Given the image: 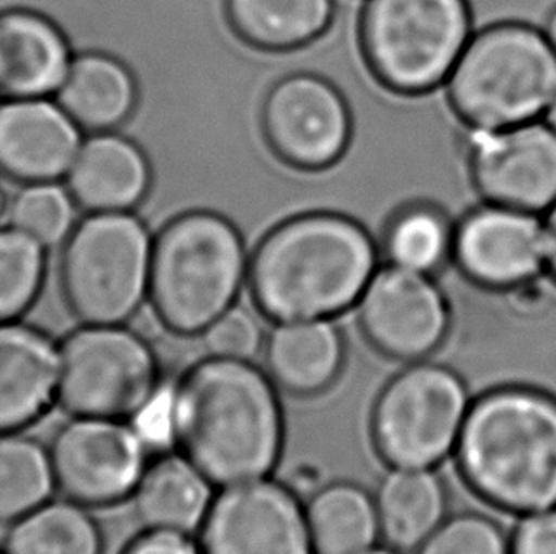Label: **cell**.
<instances>
[{"instance_id":"2","label":"cell","mask_w":556,"mask_h":554,"mask_svg":"<svg viewBox=\"0 0 556 554\" xmlns=\"http://www.w3.org/2000/svg\"><path fill=\"white\" fill-rule=\"evenodd\" d=\"M376 270L378 249L365 226L339 213H304L258 241L248 285L270 322L334 319L357 306Z\"/></svg>"},{"instance_id":"37","label":"cell","mask_w":556,"mask_h":554,"mask_svg":"<svg viewBox=\"0 0 556 554\" xmlns=\"http://www.w3.org/2000/svg\"><path fill=\"white\" fill-rule=\"evenodd\" d=\"M359 554H405L401 553V551H395V549L388 547L386 543H382V545H372V547L367 549V551H363V553Z\"/></svg>"},{"instance_id":"34","label":"cell","mask_w":556,"mask_h":554,"mask_svg":"<svg viewBox=\"0 0 556 554\" xmlns=\"http://www.w3.org/2000/svg\"><path fill=\"white\" fill-rule=\"evenodd\" d=\"M122 554H202V549L190 533L144 530Z\"/></svg>"},{"instance_id":"30","label":"cell","mask_w":556,"mask_h":554,"mask_svg":"<svg viewBox=\"0 0 556 554\" xmlns=\"http://www.w3.org/2000/svg\"><path fill=\"white\" fill-rule=\"evenodd\" d=\"M76 203L58 182L25 185L12 205V226L45 248L67 240L75 228Z\"/></svg>"},{"instance_id":"38","label":"cell","mask_w":556,"mask_h":554,"mask_svg":"<svg viewBox=\"0 0 556 554\" xmlns=\"http://www.w3.org/2000/svg\"><path fill=\"white\" fill-rule=\"evenodd\" d=\"M543 121L547 122L551 128L556 131V96L555 99H553V103H551L549 109H547V113L543 116Z\"/></svg>"},{"instance_id":"1","label":"cell","mask_w":556,"mask_h":554,"mask_svg":"<svg viewBox=\"0 0 556 554\" xmlns=\"http://www.w3.org/2000/svg\"><path fill=\"white\" fill-rule=\"evenodd\" d=\"M166 431L217 490L270 477L286 450L281 390L253 360L205 353L169 390Z\"/></svg>"},{"instance_id":"21","label":"cell","mask_w":556,"mask_h":554,"mask_svg":"<svg viewBox=\"0 0 556 554\" xmlns=\"http://www.w3.org/2000/svg\"><path fill=\"white\" fill-rule=\"evenodd\" d=\"M375 503L382 543L413 554L451 515V490L437 469H390Z\"/></svg>"},{"instance_id":"19","label":"cell","mask_w":556,"mask_h":554,"mask_svg":"<svg viewBox=\"0 0 556 554\" xmlns=\"http://www.w3.org/2000/svg\"><path fill=\"white\" fill-rule=\"evenodd\" d=\"M65 179L86 213L134 211L151 188V164L128 137L99 131L83 141Z\"/></svg>"},{"instance_id":"8","label":"cell","mask_w":556,"mask_h":554,"mask_svg":"<svg viewBox=\"0 0 556 554\" xmlns=\"http://www.w3.org/2000/svg\"><path fill=\"white\" fill-rule=\"evenodd\" d=\"M471 395L454 368L421 360L386 382L370 413V439L388 469H437L456 449Z\"/></svg>"},{"instance_id":"4","label":"cell","mask_w":556,"mask_h":554,"mask_svg":"<svg viewBox=\"0 0 556 554\" xmlns=\"http://www.w3.org/2000/svg\"><path fill=\"white\" fill-rule=\"evenodd\" d=\"M249 259L240 230L215 211H187L154 238L152 310L175 337H202L238 302L248 284Z\"/></svg>"},{"instance_id":"10","label":"cell","mask_w":556,"mask_h":554,"mask_svg":"<svg viewBox=\"0 0 556 554\" xmlns=\"http://www.w3.org/2000/svg\"><path fill=\"white\" fill-rule=\"evenodd\" d=\"M48 450L55 487L90 509L131 500L151 462L149 439L129 419L73 416Z\"/></svg>"},{"instance_id":"9","label":"cell","mask_w":556,"mask_h":554,"mask_svg":"<svg viewBox=\"0 0 556 554\" xmlns=\"http://www.w3.org/2000/svg\"><path fill=\"white\" fill-rule=\"evenodd\" d=\"M60 348L58 401L71 416L137 418L159 398V352L128 323L83 325Z\"/></svg>"},{"instance_id":"18","label":"cell","mask_w":556,"mask_h":554,"mask_svg":"<svg viewBox=\"0 0 556 554\" xmlns=\"http://www.w3.org/2000/svg\"><path fill=\"white\" fill-rule=\"evenodd\" d=\"M63 30L30 10L0 12V99L48 98L71 65Z\"/></svg>"},{"instance_id":"26","label":"cell","mask_w":556,"mask_h":554,"mask_svg":"<svg viewBox=\"0 0 556 554\" xmlns=\"http://www.w3.org/2000/svg\"><path fill=\"white\" fill-rule=\"evenodd\" d=\"M7 554H105V536L90 507L48 500L12 525Z\"/></svg>"},{"instance_id":"40","label":"cell","mask_w":556,"mask_h":554,"mask_svg":"<svg viewBox=\"0 0 556 554\" xmlns=\"http://www.w3.org/2000/svg\"><path fill=\"white\" fill-rule=\"evenodd\" d=\"M0 554H7V551H0Z\"/></svg>"},{"instance_id":"33","label":"cell","mask_w":556,"mask_h":554,"mask_svg":"<svg viewBox=\"0 0 556 554\" xmlns=\"http://www.w3.org/2000/svg\"><path fill=\"white\" fill-rule=\"evenodd\" d=\"M509 554H556V507L520 517L509 533Z\"/></svg>"},{"instance_id":"16","label":"cell","mask_w":556,"mask_h":554,"mask_svg":"<svg viewBox=\"0 0 556 554\" xmlns=\"http://www.w3.org/2000/svg\"><path fill=\"white\" fill-rule=\"evenodd\" d=\"M83 129L46 98L0 99V175L22 185L58 182L83 147Z\"/></svg>"},{"instance_id":"36","label":"cell","mask_w":556,"mask_h":554,"mask_svg":"<svg viewBox=\"0 0 556 554\" xmlns=\"http://www.w3.org/2000/svg\"><path fill=\"white\" fill-rule=\"evenodd\" d=\"M543 33L547 35L551 46L555 48L556 52V8L551 12L549 17H547V23H545V29H543Z\"/></svg>"},{"instance_id":"23","label":"cell","mask_w":556,"mask_h":554,"mask_svg":"<svg viewBox=\"0 0 556 554\" xmlns=\"http://www.w3.org/2000/svg\"><path fill=\"white\" fill-rule=\"evenodd\" d=\"M55 101L83 131H114L136 109V78L109 53H80L71 61Z\"/></svg>"},{"instance_id":"15","label":"cell","mask_w":556,"mask_h":554,"mask_svg":"<svg viewBox=\"0 0 556 554\" xmlns=\"http://www.w3.org/2000/svg\"><path fill=\"white\" fill-rule=\"evenodd\" d=\"M452 259L471 284L513 291L545 272L542 215L484 203L454 226Z\"/></svg>"},{"instance_id":"32","label":"cell","mask_w":556,"mask_h":554,"mask_svg":"<svg viewBox=\"0 0 556 554\" xmlns=\"http://www.w3.org/2000/svg\"><path fill=\"white\" fill-rule=\"evenodd\" d=\"M203 348L210 355L255 360L263 350L264 337L255 315L233 304L202 332Z\"/></svg>"},{"instance_id":"28","label":"cell","mask_w":556,"mask_h":554,"mask_svg":"<svg viewBox=\"0 0 556 554\" xmlns=\"http://www.w3.org/2000/svg\"><path fill=\"white\" fill-rule=\"evenodd\" d=\"M454 226L444 211L429 203H414L397 211L383 228L386 263L433 276L452 256Z\"/></svg>"},{"instance_id":"27","label":"cell","mask_w":556,"mask_h":554,"mask_svg":"<svg viewBox=\"0 0 556 554\" xmlns=\"http://www.w3.org/2000/svg\"><path fill=\"white\" fill-rule=\"evenodd\" d=\"M50 450L33 437L0 433V525H14L55 490Z\"/></svg>"},{"instance_id":"29","label":"cell","mask_w":556,"mask_h":554,"mask_svg":"<svg viewBox=\"0 0 556 554\" xmlns=\"http://www.w3.org/2000/svg\"><path fill=\"white\" fill-rule=\"evenodd\" d=\"M15 226L0 228V323L17 322L42 291L46 251Z\"/></svg>"},{"instance_id":"11","label":"cell","mask_w":556,"mask_h":554,"mask_svg":"<svg viewBox=\"0 0 556 554\" xmlns=\"http://www.w3.org/2000/svg\"><path fill=\"white\" fill-rule=\"evenodd\" d=\"M195 533L202 554H317L306 503L271 475L218 488Z\"/></svg>"},{"instance_id":"39","label":"cell","mask_w":556,"mask_h":554,"mask_svg":"<svg viewBox=\"0 0 556 554\" xmlns=\"http://www.w3.org/2000/svg\"><path fill=\"white\" fill-rule=\"evenodd\" d=\"M4 211V194H2V188H0V213Z\"/></svg>"},{"instance_id":"22","label":"cell","mask_w":556,"mask_h":554,"mask_svg":"<svg viewBox=\"0 0 556 554\" xmlns=\"http://www.w3.org/2000/svg\"><path fill=\"white\" fill-rule=\"evenodd\" d=\"M215 494V484L175 450L149 462L131 500L144 530L192 536L200 530Z\"/></svg>"},{"instance_id":"25","label":"cell","mask_w":556,"mask_h":554,"mask_svg":"<svg viewBox=\"0 0 556 554\" xmlns=\"http://www.w3.org/2000/svg\"><path fill=\"white\" fill-rule=\"evenodd\" d=\"M304 503L317 554H359L380 540L375 494L357 482H329Z\"/></svg>"},{"instance_id":"20","label":"cell","mask_w":556,"mask_h":554,"mask_svg":"<svg viewBox=\"0 0 556 554\" xmlns=\"http://www.w3.org/2000/svg\"><path fill=\"white\" fill-rule=\"evenodd\" d=\"M266 373L294 398H316L337 383L346 365V340L332 319L276 323L264 338Z\"/></svg>"},{"instance_id":"13","label":"cell","mask_w":556,"mask_h":554,"mask_svg":"<svg viewBox=\"0 0 556 554\" xmlns=\"http://www.w3.org/2000/svg\"><path fill=\"white\" fill-rule=\"evenodd\" d=\"M263 131L270 149L296 169L317 172L337 164L352 139V114L331 83L291 75L264 99Z\"/></svg>"},{"instance_id":"6","label":"cell","mask_w":556,"mask_h":554,"mask_svg":"<svg viewBox=\"0 0 556 554\" xmlns=\"http://www.w3.org/2000/svg\"><path fill=\"white\" fill-rule=\"evenodd\" d=\"M61 256V291L83 325H122L139 314L151 289L152 240L134 211L88 213Z\"/></svg>"},{"instance_id":"31","label":"cell","mask_w":556,"mask_h":554,"mask_svg":"<svg viewBox=\"0 0 556 554\" xmlns=\"http://www.w3.org/2000/svg\"><path fill=\"white\" fill-rule=\"evenodd\" d=\"M413 554H509V533L477 511L448 515Z\"/></svg>"},{"instance_id":"35","label":"cell","mask_w":556,"mask_h":554,"mask_svg":"<svg viewBox=\"0 0 556 554\" xmlns=\"http://www.w3.org/2000/svg\"><path fill=\"white\" fill-rule=\"evenodd\" d=\"M543 249H545V272L556 284V202L542 215Z\"/></svg>"},{"instance_id":"5","label":"cell","mask_w":556,"mask_h":554,"mask_svg":"<svg viewBox=\"0 0 556 554\" xmlns=\"http://www.w3.org/2000/svg\"><path fill=\"white\" fill-rule=\"evenodd\" d=\"M446 98L475 131L540 121L556 96V52L527 23L490 25L469 38L446 78Z\"/></svg>"},{"instance_id":"3","label":"cell","mask_w":556,"mask_h":554,"mask_svg":"<svg viewBox=\"0 0 556 554\" xmlns=\"http://www.w3.org/2000/svg\"><path fill=\"white\" fill-rule=\"evenodd\" d=\"M479 500L525 517L556 507V398L532 386H500L475 398L454 454Z\"/></svg>"},{"instance_id":"7","label":"cell","mask_w":556,"mask_h":554,"mask_svg":"<svg viewBox=\"0 0 556 554\" xmlns=\"http://www.w3.org/2000/svg\"><path fill=\"white\" fill-rule=\"evenodd\" d=\"M467 0H367L362 46L391 91L420 96L446 83L471 38Z\"/></svg>"},{"instance_id":"14","label":"cell","mask_w":556,"mask_h":554,"mask_svg":"<svg viewBox=\"0 0 556 554\" xmlns=\"http://www.w3.org/2000/svg\"><path fill=\"white\" fill-rule=\"evenodd\" d=\"M469 172L486 203L543 215L556 202V131L532 121L469 134Z\"/></svg>"},{"instance_id":"17","label":"cell","mask_w":556,"mask_h":554,"mask_svg":"<svg viewBox=\"0 0 556 554\" xmlns=\"http://www.w3.org/2000/svg\"><path fill=\"white\" fill-rule=\"evenodd\" d=\"M61 348L48 332L0 323V433H15L50 413L60 395Z\"/></svg>"},{"instance_id":"12","label":"cell","mask_w":556,"mask_h":554,"mask_svg":"<svg viewBox=\"0 0 556 554\" xmlns=\"http://www.w3.org/2000/svg\"><path fill=\"white\" fill-rule=\"evenodd\" d=\"M363 337L399 363L428 360L448 338L451 302L433 277L386 264L357 302Z\"/></svg>"},{"instance_id":"24","label":"cell","mask_w":556,"mask_h":554,"mask_svg":"<svg viewBox=\"0 0 556 554\" xmlns=\"http://www.w3.org/2000/svg\"><path fill=\"white\" fill-rule=\"evenodd\" d=\"M332 14V0H226L236 35L268 52L309 45L331 25Z\"/></svg>"}]
</instances>
